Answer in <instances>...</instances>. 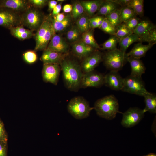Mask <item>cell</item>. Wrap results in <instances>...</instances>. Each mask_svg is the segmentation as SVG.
Listing matches in <instances>:
<instances>
[{
	"label": "cell",
	"instance_id": "cell-9",
	"mask_svg": "<svg viewBox=\"0 0 156 156\" xmlns=\"http://www.w3.org/2000/svg\"><path fill=\"white\" fill-rule=\"evenodd\" d=\"M104 76L94 70L83 73L80 88L100 87L104 84Z\"/></svg>",
	"mask_w": 156,
	"mask_h": 156
},
{
	"label": "cell",
	"instance_id": "cell-40",
	"mask_svg": "<svg viewBox=\"0 0 156 156\" xmlns=\"http://www.w3.org/2000/svg\"><path fill=\"white\" fill-rule=\"evenodd\" d=\"M0 140L8 142V135L3 122L0 118Z\"/></svg>",
	"mask_w": 156,
	"mask_h": 156
},
{
	"label": "cell",
	"instance_id": "cell-37",
	"mask_svg": "<svg viewBox=\"0 0 156 156\" xmlns=\"http://www.w3.org/2000/svg\"><path fill=\"white\" fill-rule=\"evenodd\" d=\"M80 32L77 28H74L69 30L66 34L67 39L71 41H74L79 38Z\"/></svg>",
	"mask_w": 156,
	"mask_h": 156
},
{
	"label": "cell",
	"instance_id": "cell-24",
	"mask_svg": "<svg viewBox=\"0 0 156 156\" xmlns=\"http://www.w3.org/2000/svg\"><path fill=\"white\" fill-rule=\"evenodd\" d=\"M143 97L144 98L145 106L143 110L144 113L149 112L150 113H156V96L152 93L149 92Z\"/></svg>",
	"mask_w": 156,
	"mask_h": 156
},
{
	"label": "cell",
	"instance_id": "cell-18",
	"mask_svg": "<svg viewBox=\"0 0 156 156\" xmlns=\"http://www.w3.org/2000/svg\"><path fill=\"white\" fill-rule=\"evenodd\" d=\"M126 57L127 61L129 62L131 67L130 75L141 77L142 75L145 73L146 69L142 61L140 59L131 57Z\"/></svg>",
	"mask_w": 156,
	"mask_h": 156
},
{
	"label": "cell",
	"instance_id": "cell-34",
	"mask_svg": "<svg viewBox=\"0 0 156 156\" xmlns=\"http://www.w3.org/2000/svg\"><path fill=\"white\" fill-rule=\"evenodd\" d=\"M23 58L24 61L27 64H32L37 61L38 56L34 50H29L23 53Z\"/></svg>",
	"mask_w": 156,
	"mask_h": 156
},
{
	"label": "cell",
	"instance_id": "cell-45",
	"mask_svg": "<svg viewBox=\"0 0 156 156\" xmlns=\"http://www.w3.org/2000/svg\"><path fill=\"white\" fill-rule=\"evenodd\" d=\"M66 16L64 13H60L58 14L53 16V18H52L53 20L55 21H61L64 19Z\"/></svg>",
	"mask_w": 156,
	"mask_h": 156
},
{
	"label": "cell",
	"instance_id": "cell-33",
	"mask_svg": "<svg viewBox=\"0 0 156 156\" xmlns=\"http://www.w3.org/2000/svg\"><path fill=\"white\" fill-rule=\"evenodd\" d=\"M77 28L80 33H84L89 31L90 28L89 18L86 16H82L76 22Z\"/></svg>",
	"mask_w": 156,
	"mask_h": 156
},
{
	"label": "cell",
	"instance_id": "cell-36",
	"mask_svg": "<svg viewBox=\"0 0 156 156\" xmlns=\"http://www.w3.org/2000/svg\"><path fill=\"white\" fill-rule=\"evenodd\" d=\"M104 32L111 35H115L116 28H114L105 17L99 28Z\"/></svg>",
	"mask_w": 156,
	"mask_h": 156
},
{
	"label": "cell",
	"instance_id": "cell-42",
	"mask_svg": "<svg viewBox=\"0 0 156 156\" xmlns=\"http://www.w3.org/2000/svg\"><path fill=\"white\" fill-rule=\"evenodd\" d=\"M8 142L0 140V156H7Z\"/></svg>",
	"mask_w": 156,
	"mask_h": 156
},
{
	"label": "cell",
	"instance_id": "cell-5",
	"mask_svg": "<svg viewBox=\"0 0 156 156\" xmlns=\"http://www.w3.org/2000/svg\"><path fill=\"white\" fill-rule=\"evenodd\" d=\"M93 109L85 99L79 96L72 98L67 106L69 112L75 118L79 119L87 117Z\"/></svg>",
	"mask_w": 156,
	"mask_h": 156
},
{
	"label": "cell",
	"instance_id": "cell-14",
	"mask_svg": "<svg viewBox=\"0 0 156 156\" xmlns=\"http://www.w3.org/2000/svg\"><path fill=\"white\" fill-rule=\"evenodd\" d=\"M155 28V26L150 21L146 20H141L133 33L139 36L138 41L146 42L150 31Z\"/></svg>",
	"mask_w": 156,
	"mask_h": 156
},
{
	"label": "cell",
	"instance_id": "cell-8",
	"mask_svg": "<svg viewBox=\"0 0 156 156\" xmlns=\"http://www.w3.org/2000/svg\"><path fill=\"white\" fill-rule=\"evenodd\" d=\"M143 110L137 107H131L123 113L121 123L124 127H132L138 124L143 118Z\"/></svg>",
	"mask_w": 156,
	"mask_h": 156
},
{
	"label": "cell",
	"instance_id": "cell-48",
	"mask_svg": "<svg viewBox=\"0 0 156 156\" xmlns=\"http://www.w3.org/2000/svg\"><path fill=\"white\" fill-rule=\"evenodd\" d=\"M72 6L70 4H66L64 5L63 8L64 12L66 13H68L72 11Z\"/></svg>",
	"mask_w": 156,
	"mask_h": 156
},
{
	"label": "cell",
	"instance_id": "cell-22",
	"mask_svg": "<svg viewBox=\"0 0 156 156\" xmlns=\"http://www.w3.org/2000/svg\"><path fill=\"white\" fill-rule=\"evenodd\" d=\"M120 6L110 0L103 1L97 12V14L105 16L116 10L120 9Z\"/></svg>",
	"mask_w": 156,
	"mask_h": 156
},
{
	"label": "cell",
	"instance_id": "cell-44",
	"mask_svg": "<svg viewBox=\"0 0 156 156\" xmlns=\"http://www.w3.org/2000/svg\"><path fill=\"white\" fill-rule=\"evenodd\" d=\"M89 26L90 28H97V21L96 17L89 18Z\"/></svg>",
	"mask_w": 156,
	"mask_h": 156
},
{
	"label": "cell",
	"instance_id": "cell-49",
	"mask_svg": "<svg viewBox=\"0 0 156 156\" xmlns=\"http://www.w3.org/2000/svg\"><path fill=\"white\" fill-rule=\"evenodd\" d=\"M97 21V28H100L102 24L105 17L102 16H96Z\"/></svg>",
	"mask_w": 156,
	"mask_h": 156
},
{
	"label": "cell",
	"instance_id": "cell-46",
	"mask_svg": "<svg viewBox=\"0 0 156 156\" xmlns=\"http://www.w3.org/2000/svg\"><path fill=\"white\" fill-rule=\"evenodd\" d=\"M62 9L61 3L57 4L53 8L52 11L51 16L53 17L60 13Z\"/></svg>",
	"mask_w": 156,
	"mask_h": 156
},
{
	"label": "cell",
	"instance_id": "cell-51",
	"mask_svg": "<svg viewBox=\"0 0 156 156\" xmlns=\"http://www.w3.org/2000/svg\"><path fill=\"white\" fill-rule=\"evenodd\" d=\"M64 1V0H57V1Z\"/></svg>",
	"mask_w": 156,
	"mask_h": 156
},
{
	"label": "cell",
	"instance_id": "cell-7",
	"mask_svg": "<svg viewBox=\"0 0 156 156\" xmlns=\"http://www.w3.org/2000/svg\"><path fill=\"white\" fill-rule=\"evenodd\" d=\"M44 18L38 9L30 8L23 14L21 21L22 24L33 31H37L39 27Z\"/></svg>",
	"mask_w": 156,
	"mask_h": 156
},
{
	"label": "cell",
	"instance_id": "cell-2",
	"mask_svg": "<svg viewBox=\"0 0 156 156\" xmlns=\"http://www.w3.org/2000/svg\"><path fill=\"white\" fill-rule=\"evenodd\" d=\"M118 101L113 95L104 97L97 100L94 109L100 117L107 120H112L119 112Z\"/></svg>",
	"mask_w": 156,
	"mask_h": 156
},
{
	"label": "cell",
	"instance_id": "cell-17",
	"mask_svg": "<svg viewBox=\"0 0 156 156\" xmlns=\"http://www.w3.org/2000/svg\"><path fill=\"white\" fill-rule=\"evenodd\" d=\"M65 54L46 49L44 50L40 59L43 64H60L65 58Z\"/></svg>",
	"mask_w": 156,
	"mask_h": 156
},
{
	"label": "cell",
	"instance_id": "cell-31",
	"mask_svg": "<svg viewBox=\"0 0 156 156\" xmlns=\"http://www.w3.org/2000/svg\"><path fill=\"white\" fill-rule=\"evenodd\" d=\"M120 39L115 35H111L110 38L102 44L101 49L107 51H111L116 49L117 44Z\"/></svg>",
	"mask_w": 156,
	"mask_h": 156
},
{
	"label": "cell",
	"instance_id": "cell-11",
	"mask_svg": "<svg viewBox=\"0 0 156 156\" xmlns=\"http://www.w3.org/2000/svg\"><path fill=\"white\" fill-rule=\"evenodd\" d=\"M21 18L6 8H0V26L8 28L19 25Z\"/></svg>",
	"mask_w": 156,
	"mask_h": 156
},
{
	"label": "cell",
	"instance_id": "cell-19",
	"mask_svg": "<svg viewBox=\"0 0 156 156\" xmlns=\"http://www.w3.org/2000/svg\"><path fill=\"white\" fill-rule=\"evenodd\" d=\"M72 49L75 55L80 58H85L96 50L82 42L74 44Z\"/></svg>",
	"mask_w": 156,
	"mask_h": 156
},
{
	"label": "cell",
	"instance_id": "cell-38",
	"mask_svg": "<svg viewBox=\"0 0 156 156\" xmlns=\"http://www.w3.org/2000/svg\"><path fill=\"white\" fill-rule=\"evenodd\" d=\"M140 21V19L136 16L132 18L124 23L128 28L133 32Z\"/></svg>",
	"mask_w": 156,
	"mask_h": 156
},
{
	"label": "cell",
	"instance_id": "cell-26",
	"mask_svg": "<svg viewBox=\"0 0 156 156\" xmlns=\"http://www.w3.org/2000/svg\"><path fill=\"white\" fill-rule=\"evenodd\" d=\"M93 31L92 30L83 33L82 36V42L96 50L100 49V47L94 38Z\"/></svg>",
	"mask_w": 156,
	"mask_h": 156
},
{
	"label": "cell",
	"instance_id": "cell-6",
	"mask_svg": "<svg viewBox=\"0 0 156 156\" xmlns=\"http://www.w3.org/2000/svg\"><path fill=\"white\" fill-rule=\"evenodd\" d=\"M121 90L142 96L149 92L146 89L141 77L130 75L124 78Z\"/></svg>",
	"mask_w": 156,
	"mask_h": 156
},
{
	"label": "cell",
	"instance_id": "cell-50",
	"mask_svg": "<svg viewBox=\"0 0 156 156\" xmlns=\"http://www.w3.org/2000/svg\"><path fill=\"white\" fill-rule=\"evenodd\" d=\"M146 156H156V155L153 154H151L147 155Z\"/></svg>",
	"mask_w": 156,
	"mask_h": 156
},
{
	"label": "cell",
	"instance_id": "cell-30",
	"mask_svg": "<svg viewBox=\"0 0 156 156\" xmlns=\"http://www.w3.org/2000/svg\"><path fill=\"white\" fill-rule=\"evenodd\" d=\"M120 9L116 10L105 16L110 23L115 28L122 23L120 16Z\"/></svg>",
	"mask_w": 156,
	"mask_h": 156
},
{
	"label": "cell",
	"instance_id": "cell-29",
	"mask_svg": "<svg viewBox=\"0 0 156 156\" xmlns=\"http://www.w3.org/2000/svg\"><path fill=\"white\" fill-rule=\"evenodd\" d=\"M127 6L131 8L137 15L141 16L144 13V0H130Z\"/></svg>",
	"mask_w": 156,
	"mask_h": 156
},
{
	"label": "cell",
	"instance_id": "cell-32",
	"mask_svg": "<svg viewBox=\"0 0 156 156\" xmlns=\"http://www.w3.org/2000/svg\"><path fill=\"white\" fill-rule=\"evenodd\" d=\"M133 33L124 23H122L116 27L115 35L120 40Z\"/></svg>",
	"mask_w": 156,
	"mask_h": 156
},
{
	"label": "cell",
	"instance_id": "cell-13",
	"mask_svg": "<svg viewBox=\"0 0 156 156\" xmlns=\"http://www.w3.org/2000/svg\"><path fill=\"white\" fill-rule=\"evenodd\" d=\"M123 79L118 72L110 71L104 76V84L114 90H121Z\"/></svg>",
	"mask_w": 156,
	"mask_h": 156
},
{
	"label": "cell",
	"instance_id": "cell-21",
	"mask_svg": "<svg viewBox=\"0 0 156 156\" xmlns=\"http://www.w3.org/2000/svg\"><path fill=\"white\" fill-rule=\"evenodd\" d=\"M9 29L12 35L21 40L30 38L35 35L32 31L24 28L22 25L12 27Z\"/></svg>",
	"mask_w": 156,
	"mask_h": 156
},
{
	"label": "cell",
	"instance_id": "cell-16",
	"mask_svg": "<svg viewBox=\"0 0 156 156\" xmlns=\"http://www.w3.org/2000/svg\"><path fill=\"white\" fill-rule=\"evenodd\" d=\"M28 1L25 0H0V8H5L16 11L26 10L30 8Z\"/></svg>",
	"mask_w": 156,
	"mask_h": 156
},
{
	"label": "cell",
	"instance_id": "cell-10",
	"mask_svg": "<svg viewBox=\"0 0 156 156\" xmlns=\"http://www.w3.org/2000/svg\"><path fill=\"white\" fill-rule=\"evenodd\" d=\"M60 70L59 64H43L42 70L43 81L47 83L57 85Z\"/></svg>",
	"mask_w": 156,
	"mask_h": 156
},
{
	"label": "cell",
	"instance_id": "cell-35",
	"mask_svg": "<svg viewBox=\"0 0 156 156\" xmlns=\"http://www.w3.org/2000/svg\"><path fill=\"white\" fill-rule=\"evenodd\" d=\"M84 10L81 3H75L73 7L72 16L74 19L79 18L82 16Z\"/></svg>",
	"mask_w": 156,
	"mask_h": 156
},
{
	"label": "cell",
	"instance_id": "cell-41",
	"mask_svg": "<svg viewBox=\"0 0 156 156\" xmlns=\"http://www.w3.org/2000/svg\"><path fill=\"white\" fill-rule=\"evenodd\" d=\"M146 42L149 44H155L156 42V28L151 30L149 33Z\"/></svg>",
	"mask_w": 156,
	"mask_h": 156
},
{
	"label": "cell",
	"instance_id": "cell-4",
	"mask_svg": "<svg viewBox=\"0 0 156 156\" xmlns=\"http://www.w3.org/2000/svg\"><path fill=\"white\" fill-rule=\"evenodd\" d=\"M125 54L117 48L107 51L103 56L105 66L110 71L118 72L121 70L127 61Z\"/></svg>",
	"mask_w": 156,
	"mask_h": 156
},
{
	"label": "cell",
	"instance_id": "cell-12",
	"mask_svg": "<svg viewBox=\"0 0 156 156\" xmlns=\"http://www.w3.org/2000/svg\"><path fill=\"white\" fill-rule=\"evenodd\" d=\"M103 54L96 50L85 58L81 66L83 73L93 71L100 62L103 61Z\"/></svg>",
	"mask_w": 156,
	"mask_h": 156
},
{
	"label": "cell",
	"instance_id": "cell-43",
	"mask_svg": "<svg viewBox=\"0 0 156 156\" xmlns=\"http://www.w3.org/2000/svg\"><path fill=\"white\" fill-rule=\"evenodd\" d=\"M130 0H110L117 4L119 5L121 7L127 6Z\"/></svg>",
	"mask_w": 156,
	"mask_h": 156
},
{
	"label": "cell",
	"instance_id": "cell-25",
	"mask_svg": "<svg viewBox=\"0 0 156 156\" xmlns=\"http://www.w3.org/2000/svg\"><path fill=\"white\" fill-rule=\"evenodd\" d=\"M139 36L133 33L128 36L120 40L119 44L120 49L124 53L128 47L135 42L139 41Z\"/></svg>",
	"mask_w": 156,
	"mask_h": 156
},
{
	"label": "cell",
	"instance_id": "cell-39",
	"mask_svg": "<svg viewBox=\"0 0 156 156\" xmlns=\"http://www.w3.org/2000/svg\"><path fill=\"white\" fill-rule=\"evenodd\" d=\"M29 5L34 8H40L45 6L48 3L46 0H29L28 1Z\"/></svg>",
	"mask_w": 156,
	"mask_h": 156
},
{
	"label": "cell",
	"instance_id": "cell-1",
	"mask_svg": "<svg viewBox=\"0 0 156 156\" xmlns=\"http://www.w3.org/2000/svg\"><path fill=\"white\" fill-rule=\"evenodd\" d=\"M60 65L66 87L71 91H77L80 88L83 74L81 66L75 61L65 58Z\"/></svg>",
	"mask_w": 156,
	"mask_h": 156
},
{
	"label": "cell",
	"instance_id": "cell-23",
	"mask_svg": "<svg viewBox=\"0 0 156 156\" xmlns=\"http://www.w3.org/2000/svg\"><path fill=\"white\" fill-rule=\"evenodd\" d=\"M103 1L94 0L83 1L81 3L84 10L90 16H92L98 11Z\"/></svg>",
	"mask_w": 156,
	"mask_h": 156
},
{
	"label": "cell",
	"instance_id": "cell-27",
	"mask_svg": "<svg viewBox=\"0 0 156 156\" xmlns=\"http://www.w3.org/2000/svg\"><path fill=\"white\" fill-rule=\"evenodd\" d=\"M71 21V18L69 15H66L64 19L61 21H55L52 18V25L55 33L64 30L70 25Z\"/></svg>",
	"mask_w": 156,
	"mask_h": 156
},
{
	"label": "cell",
	"instance_id": "cell-15",
	"mask_svg": "<svg viewBox=\"0 0 156 156\" xmlns=\"http://www.w3.org/2000/svg\"><path fill=\"white\" fill-rule=\"evenodd\" d=\"M46 49L65 54L68 51V46L60 35L55 34L52 38Z\"/></svg>",
	"mask_w": 156,
	"mask_h": 156
},
{
	"label": "cell",
	"instance_id": "cell-47",
	"mask_svg": "<svg viewBox=\"0 0 156 156\" xmlns=\"http://www.w3.org/2000/svg\"><path fill=\"white\" fill-rule=\"evenodd\" d=\"M48 11L51 12L53 8L57 4V1L54 0H51L48 2Z\"/></svg>",
	"mask_w": 156,
	"mask_h": 156
},
{
	"label": "cell",
	"instance_id": "cell-28",
	"mask_svg": "<svg viewBox=\"0 0 156 156\" xmlns=\"http://www.w3.org/2000/svg\"><path fill=\"white\" fill-rule=\"evenodd\" d=\"M136 15L133 10L129 7H123L120 9V16L122 23H125Z\"/></svg>",
	"mask_w": 156,
	"mask_h": 156
},
{
	"label": "cell",
	"instance_id": "cell-3",
	"mask_svg": "<svg viewBox=\"0 0 156 156\" xmlns=\"http://www.w3.org/2000/svg\"><path fill=\"white\" fill-rule=\"evenodd\" d=\"M55 33L53 26L51 17L49 16L44 17L40 26L34 36L36 42L34 50H45Z\"/></svg>",
	"mask_w": 156,
	"mask_h": 156
},
{
	"label": "cell",
	"instance_id": "cell-20",
	"mask_svg": "<svg viewBox=\"0 0 156 156\" xmlns=\"http://www.w3.org/2000/svg\"><path fill=\"white\" fill-rule=\"evenodd\" d=\"M155 44H148L147 45H144L141 43H137L129 52L126 53V56L140 59L145 55L147 51Z\"/></svg>",
	"mask_w": 156,
	"mask_h": 156
}]
</instances>
